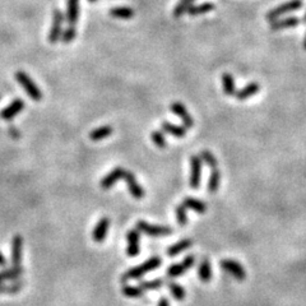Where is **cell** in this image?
Wrapping results in <instances>:
<instances>
[{
	"label": "cell",
	"instance_id": "10",
	"mask_svg": "<svg viewBox=\"0 0 306 306\" xmlns=\"http://www.w3.org/2000/svg\"><path fill=\"white\" fill-rule=\"evenodd\" d=\"M23 239L21 235H16L12 240V263L14 268H21L22 265Z\"/></svg>",
	"mask_w": 306,
	"mask_h": 306
},
{
	"label": "cell",
	"instance_id": "9",
	"mask_svg": "<svg viewBox=\"0 0 306 306\" xmlns=\"http://www.w3.org/2000/svg\"><path fill=\"white\" fill-rule=\"evenodd\" d=\"M125 171H127V170H124L123 167H116V169H114L112 171L108 172L107 175L102 178L101 182H100L101 188L103 189V190H107V189L112 188V186H114V185L116 184L120 178H124Z\"/></svg>",
	"mask_w": 306,
	"mask_h": 306
},
{
	"label": "cell",
	"instance_id": "4",
	"mask_svg": "<svg viewBox=\"0 0 306 306\" xmlns=\"http://www.w3.org/2000/svg\"><path fill=\"white\" fill-rule=\"evenodd\" d=\"M301 6H303V0H290V1H287V3L282 4V5L272 9L271 12H268L267 19H269L271 22H273V21H277L278 17L283 16L286 13L300 9Z\"/></svg>",
	"mask_w": 306,
	"mask_h": 306
},
{
	"label": "cell",
	"instance_id": "24",
	"mask_svg": "<svg viewBox=\"0 0 306 306\" xmlns=\"http://www.w3.org/2000/svg\"><path fill=\"white\" fill-rule=\"evenodd\" d=\"M222 87L223 91L227 96H235L236 95V87L233 76L230 73H225L222 76Z\"/></svg>",
	"mask_w": 306,
	"mask_h": 306
},
{
	"label": "cell",
	"instance_id": "5",
	"mask_svg": "<svg viewBox=\"0 0 306 306\" xmlns=\"http://www.w3.org/2000/svg\"><path fill=\"white\" fill-rule=\"evenodd\" d=\"M221 268L231 274L235 280H244L246 278V271L239 261L232 260V259H225V260H221Z\"/></svg>",
	"mask_w": 306,
	"mask_h": 306
},
{
	"label": "cell",
	"instance_id": "39",
	"mask_svg": "<svg viewBox=\"0 0 306 306\" xmlns=\"http://www.w3.org/2000/svg\"><path fill=\"white\" fill-rule=\"evenodd\" d=\"M6 265V260L5 258H4V255L1 254V252H0V267H5Z\"/></svg>",
	"mask_w": 306,
	"mask_h": 306
},
{
	"label": "cell",
	"instance_id": "18",
	"mask_svg": "<svg viewBox=\"0 0 306 306\" xmlns=\"http://www.w3.org/2000/svg\"><path fill=\"white\" fill-rule=\"evenodd\" d=\"M259 89H260V87H259V84L256 82H252V83H249L248 86L244 87L242 89H240L239 92H236V99L240 100V101H244V100H248L249 97H252V96L256 95V93L259 92Z\"/></svg>",
	"mask_w": 306,
	"mask_h": 306
},
{
	"label": "cell",
	"instance_id": "16",
	"mask_svg": "<svg viewBox=\"0 0 306 306\" xmlns=\"http://www.w3.org/2000/svg\"><path fill=\"white\" fill-rule=\"evenodd\" d=\"M300 25V18L297 17H290V18L280 19V21H273L271 22L272 31H280L283 28H291V27H296Z\"/></svg>",
	"mask_w": 306,
	"mask_h": 306
},
{
	"label": "cell",
	"instance_id": "2",
	"mask_svg": "<svg viewBox=\"0 0 306 306\" xmlns=\"http://www.w3.org/2000/svg\"><path fill=\"white\" fill-rule=\"evenodd\" d=\"M16 79L17 82L21 84V86L25 88L26 93L31 97L32 100H35V101H40L42 99V92L40 91L37 86L35 84V82L31 79V76H28L25 72L22 70H18L16 73Z\"/></svg>",
	"mask_w": 306,
	"mask_h": 306
},
{
	"label": "cell",
	"instance_id": "25",
	"mask_svg": "<svg viewBox=\"0 0 306 306\" xmlns=\"http://www.w3.org/2000/svg\"><path fill=\"white\" fill-rule=\"evenodd\" d=\"M110 16L120 19H129L134 17V10L128 6H118V8H112L110 10Z\"/></svg>",
	"mask_w": 306,
	"mask_h": 306
},
{
	"label": "cell",
	"instance_id": "19",
	"mask_svg": "<svg viewBox=\"0 0 306 306\" xmlns=\"http://www.w3.org/2000/svg\"><path fill=\"white\" fill-rule=\"evenodd\" d=\"M162 130L165 133L170 134V135H174L176 138H184L186 135V130H185V128L182 127H178V125H174L172 123H169V121H163L162 125Z\"/></svg>",
	"mask_w": 306,
	"mask_h": 306
},
{
	"label": "cell",
	"instance_id": "41",
	"mask_svg": "<svg viewBox=\"0 0 306 306\" xmlns=\"http://www.w3.org/2000/svg\"><path fill=\"white\" fill-rule=\"evenodd\" d=\"M304 48H305V50H306V37H305V41H304Z\"/></svg>",
	"mask_w": 306,
	"mask_h": 306
},
{
	"label": "cell",
	"instance_id": "13",
	"mask_svg": "<svg viewBox=\"0 0 306 306\" xmlns=\"http://www.w3.org/2000/svg\"><path fill=\"white\" fill-rule=\"evenodd\" d=\"M23 108H25V102H23V100L16 99L10 105H8L4 110H1V112H0V118L4 119V120H10V119H13L14 116H17L19 112L22 111Z\"/></svg>",
	"mask_w": 306,
	"mask_h": 306
},
{
	"label": "cell",
	"instance_id": "22",
	"mask_svg": "<svg viewBox=\"0 0 306 306\" xmlns=\"http://www.w3.org/2000/svg\"><path fill=\"white\" fill-rule=\"evenodd\" d=\"M198 276H199V280L202 282H209L210 278H212V269H210V263L207 258H204L201 261V265L198 268Z\"/></svg>",
	"mask_w": 306,
	"mask_h": 306
},
{
	"label": "cell",
	"instance_id": "6",
	"mask_svg": "<svg viewBox=\"0 0 306 306\" xmlns=\"http://www.w3.org/2000/svg\"><path fill=\"white\" fill-rule=\"evenodd\" d=\"M64 23V16L61 10L55 9L52 13V26L50 28V33H49V42L50 44H56L59 41V38L61 37V27Z\"/></svg>",
	"mask_w": 306,
	"mask_h": 306
},
{
	"label": "cell",
	"instance_id": "32",
	"mask_svg": "<svg viewBox=\"0 0 306 306\" xmlns=\"http://www.w3.org/2000/svg\"><path fill=\"white\" fill-rule=\"evenodd\" d=\"M186 209L188 208L185 207L184 204H180L178 208H176V220H178V225L180 226H185L186 222H188V216H186Z\"/></svg>",
	"mask_w": 306,
	"mask_h": 306
},
{
	"label": "cell",
	"instance_id": "40",
	"mask_svg": "<svg viewBox=\"0 0 306 306\" xmlns=\"http://www.w3.org/2000/svg\"><path fill=\"white\" fill-rule=\"evenodd\" d=\"M89 3H96V1H97V0H88Z\"/></svg>",
	"mask_w": 306,
	"mask_h": 306
},
{
	"label": "cell",
	"instance_id": "14",
	"mask_svg": "<svg viewBox=\"0 0 306 306\" xmlns=\"http://www.w3.org/2000/svg\"><path fill=\"white\" fill-rule=\"evenodd\" d=\"M128 248H127V253L128 256L130 258H134L139 254V232L137 230H130L128 232Z\"/></svg>",
	"mask_w": 306,
	"mask_h": 306
},
{
	"label": "cell",
	"instance_id": "42",
	"mask_svg": "<svg viewBox=\"0 0 306 306\" xmlns=\"http://www.w3.org/2000/svg\"><path fill=\"white\" fill-rule=\"evenodd\" d=\"M304 22L306 23V13H305V16H304Z\"/></svg>",
	"mask_w": 306,
	"mask_h": 306
},
{
	"label": "cell",
	"instance_id": "35",
	"mask_svg": "<svg viewBox=\"0 0 306 306\" xmlns=\"http://www.w3.org/2000/svg\"><path fill=\"white\" fill-rule=\"evenodd\" d=\"M201 158L203 159L204 162L209 166L210 169H214L217 167V158L214 157V154L209 151H202L201 152Z\"/></svg>",
	"mask_w": 306,
	"mask_h": 306
},
{
	"label": "cell",
	"instance_id": "31",
	"mask_svg": "<svg viewBox=\"0 0 306 306\" xmlns=\"http://www.w3.org/2000/svg\"><path fill=\"white\" fill-rule=\"evenodd\" d=\"M121 291H123L125 296L130 297V299H138V297L143 296L144 293V291L140 287L135 286H124Z\"/></svg>",
	"mask_w": 306,
	"mask_h": 306
},
{
	"label": "cell",
	"instance_id": "26",
	"mask_svg": "<svg viewBox=\"0 0 306 306\" xmlns=\"http://www.w3.org/2000/svg\"><path fill=\"white\" fill-rule=\"evenodd\" d=\"M220 182H221V174L220 170L214 167L212 169V172H210V178H209V182H208V191L209 193H216L220 188Z\"/></svg>",
	"mask_w": 306,
	"mask_h": 306
},
{
	"label": "cell",
	"instance_id": "15",
	"mask_svg": "<svg viewBox=\"0 0 306 306\" xmlns=\"http://www.w3.org/2000/svg\"><path fill=\"white\" fill-rule=\"evenodd\" d=\"M108 226H110V221H108L107 217H103L99 221V223L96 225L95 230L92 232V239L96 242H102L106 239V235H107Z\"/></svg>",
	"mask_w": 306,
	"mask_h": 306
},
{
	"label": "cell",
	"instance_id": "23",
	"mask_svg": "<svg viewBox=\"0 0 306 306\" xmlns=\"http://www.w3.org/2000/svg\"><path fill=\"white\" fill-rule=\"evenodd\" d=\"M112 134V128L108 127V125H102V127L97 128L95 130H92L89 133V138L93 140V142H99V140L105 139V138L110 137Z\"/></svg>",
	"mask_w": 306,
	"mask_h": 306
},
{
	"label": "cell",
	"instance_id": "29",
	"mask_svg": "<svg viewBox=\"0 0 306 306\" xmlns=\"http://www.w3.org/2000/svg\"><path fill=\"white\" fill-rule=\"evenodd\" d=\"M169 290L171 292L172 297L178 301H182L185 299V295H186V291L182 286H180L178 283H175V282H171L169 283Z\"/></svg>",
	"mask_w": 306,
	"mask_h": 306
},
{
	"label": "cell",
	"instance_id": "27",
	"mask_svg": "<svg viewBox=\"0 0 306 306\" xmlns=\"http://www.w3.org/2000/svg\"><path fill=\"white\" fill-rule=\"evenodd\" d=\"M214 9V5L212 3H204L201 4V5H195V6H190L188 9V12L190 16H201V14H204V13H209Z\"/></svg>",
	"mask_w": 306,
	"mask_h": 306
},
{
	"label": "cell",
	"instance_id": "3",
	"mask_svg": "<svg viewBox=\"0 0 306 306\" xmlns=\"http://www.w3.org/2000/svg\"><path fill=\"white\" fill-rule=\"evenodd\" d=\"M137 229L140 232L146 233L151 237H163L172 233V230L167 226H157V225H150L144 221H138Z\"/></svg>",
	"mask_w": 306,
	"mask_h": 306
},
{
	"label": "cell",
	"instance_id": "12",
	"mask_svg": "<svg viewBox=\"0 0 306 306\" xmlns=\"http://www.w3.org/2000/svg\"><path fill=\"white\" fill-rule=\"evenodd\" d=\"M171 111L174 114H176L178 118L181 119L182 123H184V127L190 129V128L194 127V120L190 116V114L188 112L186 107L182 105L181 102H172L171 103Z\"/></svg>",
	"mask_w": 306,
	"mask_h": 306
},
{
	"label": "cell",
	"instance_id": "7",
	"mask_svg": "<svg viewBox=\"0 0 306 306\" xmlns=\"http://www.w3.org/2000/svg\"><path fill=\"white\" fill-rule=\"evenodd\" d=\"M195 263V256L194 255H188L186 258H184V260L181 263H178V264H172L171 267L167 269V277L169 278H176L178 276H181L182 273L188 272Z\"/></svg>",
	"mask_w": 306,
	"mask_h": 306
},
{
	"label": "cell",
	"instance_id": "34",
	"mask_svg": "<svg viewBox=\"0 0 306 306\" xmlns=\"http://www.w3.org/2000/svg\"><path fill=\"white\" fill-rule=\"evenodd\" d=\"M163 284L162 280H148V282H143L140 283L139 287L143 291H151V290H158L161 288Z\"/></svg>",
	"mask_w": 306,
	"mask_h": 306
},
{
	"label": "cell",
	"instance_id": "21",
	"mask_svg": "<svg viewBox=\"0 0 306 306\" xmlns=\"http://www.w3.org/2000/svg\"><path fill=\"white\" fill-rule=\"evenodd\" d=\"M182 204H184L186 208H190V209L195 210V212L199 214L205 213V210H207V205H205V203H203V202L199 201V199H195V198H190V197L185 198Z\"/></svg>",
	"mask_w": 306,
	"mask_h": 306
},
{
	"label": "cell",
	"instance_id": "1",
	"mask_svg": "<svg viewBox=\"0 0 306 306\" xmlns=\"http://www.w3.org/2000/svg\"><path fill=\"white\" fill-rule=\"evenodd\" d=\"M161 265V259L158 256H153V258L148 259L147 261H144L143 264L138 265L135 268H131L127 273L121 277V280H138L142 276H144L146 273L151 271H154L157 268Z\"/></svg>",
	"mask_w": 306,
	"mask_h": 306
},
{
	"label": "cell",
	"instance_id": "37",
	"mask_svg": "<svg viewBox=\"0 0 306 306\" xmlns=\"http://www.w3.org/2000/svg\"><path fill=\"white\" fill-rule=\"evenodd\" d=\"M22 284L23 282H19V283L13 284V286H4V284H0V293H16L22 288Z\"/></svg>",
	"mask_w": 306,
	"mask_h": 306
},
{
	"label": "cell",
	"instance_id": "11",
	"mask_svg": "<svg viewBox=\"0 0 306 306\" xmlns=\"http://www.w3.org/2000/svg\"><path fill=\"white\" fill-rule=\"evenodd\" d=\"M124 178L125 181H127L128 189L130 191V194L133 195V198H135V199H142L144 197V189L138 184L137 178H135L133 172L125 171Z\"/></svg>",
	"mask_w": 306,
	"mask_h": 306
},
{
	"label": "cell",
	"instance_id": "20",
	"mask_svg": "<svg viewBox=\"0 0 306 306\" xmlns=\"http://www.w3.org/2000/svg\"><path fill=\"white\" fill-rule=\"evenodd\" d=\"M190 246H191V240L190 239H184V240H181V241L176 242V244H174V245L170 246V248L167 249V255H169L170 258H172V256H176V255H178L180 253L185 252V250H188Z\"/></svg>",
	"mask_w": 306,
	"mask_h": 306
},
{
	"label": "cell",
	"instance_id": "17",
	"mask_svg": "<svg viewBox=\"0 0 306 306\" xmlns=\"http://www.w3.org/2000/svg\"><path fill=\"white\" fill-rule=\"evenodd\" d=\"M79 14V0H68L67 9V22L69 26H74L78 21Z\"/></svg>",
	"mask_w": 306,
	"mask_h": 306
},
{
	"label": "cell",
	"instance_id": "8",
	"mask_svg": "<svg viewBox=\"0 0 306 306\" xmlns=\"http://www.w3.org/2000/svg\"><path fill=\"white\" fill-rule=\"evenodd\" d=\"M202 176V159L198 156H191L190 158V186L198 189L201 186Z\"/></svg>",
	"mask_w": 306,
	"mask_h": 306
},
{
	"label": "cell",
	"instance_id": "28",
	"mask_svg": "<svg viewBox=\"0 0 306 306\" xmlns=\"http://www.w3.org/2000/svg\"><path fill=\"white\" fill-rule=\"evenodd\" d=\"M23 274V268H14L12 269H5V271L0 272V278L4 280H14L19 278Z\"/></svg>",
	"mask_w": 306,
	"mask_h": 306
},
{
	"label": "cell",
	"instance_id": "30",
	"mask_svg": "<svg viewBox=\"0 0 306 306\" xmlns=\"http://www.w3.org/2000/svg\"><path fill=\"white\" fill-rule=\"evenodd\" d=\"M194 1L195 0H180L178 5L175 6V9H174V17H176V18L181 17L184 13L188 12L190 6H193L191 4L194 3Z\"/></svg>",
	"mask_w": 306,
	"mask_h": 306
},
{
	"label": "cell",
	"instance_id": "36",
	"mask_svg": "<svg viewBox=\"0 0 306 306\" xmlns=\"http://www.w3.org/2000/svg\"><path fill=\"white\" fill-rule=\"evenodd\" d=\"M151 138H152L153 143L156 144L158 148H165L166 147V138H165V135H163V133H161L159 130L152 131Z\"/></svg>",
	"mask_w": 306,
	"mask_h": 306
},
{
	"label": "cell",
	"instance_id": "33",
	"mask_svg": "<svg viewBox=\"0 0 306 306\" xmlns=\"http://www.w3.org/2000/svg\"><path fill=\"white\" fill-rule=\"evenodd\" d=\"M76 27H74V26H69L65 31L61 32V41H63L64 44H70V42L76 38Z\"/></svg>",
	"mask_w": 306,
	"mask_h": 306
},
{
	"label": "cell",
	"instance_id": "38",
	"mask_svg": "<svg viewBox=\"0 0 306 306\" xmlns=\"http://www.w3.org/2000/svg\"><path fill=\"white\" fill-rule=\"evenodd\" d=\"M158 306H170L169 300L165 299V297H162V299H161V300H159V301H158Z\"/></svg>",
	"mask_w": 306,
	"mask_h": 306
}]
</instances>
